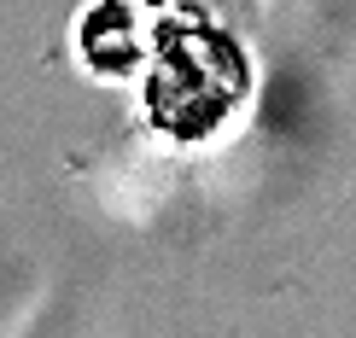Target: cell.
Masks as SVG:
<instances>
[{
    "mask_svg": "<svg viewBox=\"0 0 356 338\" xmlns=\"http://www.w3.org/2000/svg\"><path fill=\"white\" fill-rule=\"evenodd\" d=\"M158 41V12L140 0H82L70 18V58L99 87H135Z\"/></svg>",
    "mask_w": 356,
    "mask_h": 338,
    "instance_id": "cell-2",
    "label": "cell"
},
{
    "mask_svg": "<svg viewBox=\"0 0 356 338\" xmlns=\"http://www.w3.org/2000/svg\"><path fill=\"white\" fill-rule=\"evenodd\" d=\"M257 99V58L245 35L193 0L181 12H158V41L135 82V111L152 140L170 152H211L234 140Z\"/></svg>",
    "mask_w": 356,
    "mask_h": 338,
    "instance_id": "cell-1",
    "label": "cell"
},
{
    "mask_svg": "<svg viewBox=\"0 0 356 338\" xmlns=\"http://www.w3.org/2000/svg\"><path fill=\"white\" fill-rule=\"evenodd\" d=\"M140 6H152V12H181V6H193V0H140Z\"/></svg>",
    "mask_w": 356,
    "mask_h": 338,
    "instance_id": "cell-3",
    "label": "cell"
}]
</instances>
